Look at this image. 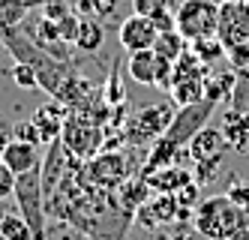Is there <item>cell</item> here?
Listing matches in <instances>:
<instances>
[{"mask_svg": "<svg viewBox=\"0 0 249 240\" xmlns=\"http://www.w3.org/2000/svg\"><path fill=\"white\" fill-rule=\"evenodd\" d=\"M174 114H177V102L174 99L171 102L162 99V102L138 108V111H132L126 117V123H123V138H126L129 147H150L168 129Z\"/></svg>", "mask_w": 249, "mask_h": 240, "instance_id": "cell-6", "label": "cell"}, {"mask_svg": "<svg viewBox=\"0 0 249 240\" xmlns=\"http://www.w3.org/2000/svg\"><path fill=\"white\" fill-rule=\"evenodd\" d=\"M66 111L69 108L60 105L57 99L54 102H45L42 108H36L30 117V123L36 126V135H39V144H51V141H57L60 132H63V120H66Z\"/></svg>", "mask_w": 249, "mask_h": 240, "instance_id": "cell-12", "label": "cell"}, {"mask_svg": "<svg viewBox=\"0 0 249 240\" xmlns=\"http://www.w3.org/2000/svg\"><path fill=\"white\" fill-rule=\"evenodd\" d=\"M105 42V30L99 24V18L93 15H81V21H78V33H75V42L72 48H81V51H99Z\"/></svg>", "mask_w": 249, "mask_h": 240, "instance_id": "cell-17", "label": "cell"}, {"mask_svg": "<svg viewBox=\"0 0 249 240\" xmlns=\"http://www.w3.org/2000/svg\"><path fill=\"white\" fill-rule=\"evenodd\" d=\"M180 213H186V207L177 201V195H165V192H153L138 210V216H144L150 225L174 222V219H180Z\"/></svg>", "mask_w": 249, "mask_h": 240, "instance_id": "cell-13", "label": "cell"}, {"mask_svg": "<svg viewBox=\"0 0 249 240\" xmlns=\"http://www.w3.org/2000/svg\"><path fill=\"white\" fill-rule=\"evenodd\" d=\"M216 36L225 48H237L249 42V0H222Z\"/></svg>", "mask_w": 249, "mask_h": 240, "instance_id": "cell-9", "label": "cell"}, {"mask_svg": "<svg viewBox=\"0 0 249 240\" xmlns=\"http://www.w3.org/2000/svg\"><path fill=\"white\" fill-rule=\"evenodd\" d=\"M189 48L198 54V57L210 66V63H216V60H222L225 54H228V48L222 45V39L219 36H207V39H198V42H189Z\"/></svg>", "mask_w": 249, "mask_h": 240, "instance_id": "cell-22", "label": "cell"}, {"mask_svg": "<svg viewBox=\"0 0 249 240\" xmlns=\"http://www.w3.org/2000/svg\"><path fill=\"white\" fill-rule=\"evenodd\" d=\"M132 12L135 15H144V18H156L168 12V0H132Z\"/></svg>", "mask_w": 249, "mask_h": 240, "instance_id": "cell-24", "label": "cell"}, {"mask_svg": "<svg viewBox=\"0 0 249 240\" xmlns=\"http://www.w3.org/2000/svg\"><path fill=\"white\" fill-rule=\"evenodd\" d=\"M12 81H15V87H21V90H36L39 87L33 69L27 63H18V60H15V69H12Z\"/></svg>", "mask_w": 249, "mask_h": 240, "instance_id": "cell-25", "label": "cell"}, {"mask_svg": "<svg viewBox=\"0 0 249 240\" xmlns=\"http://www.w3.org/2000/svg\"><path fill=\"white\" fill-rule=\"evenodd\" d=\"M0 234H3L6 240H30V225H27V219L21 216V210L0 216Z\"/></svg>", "mask_w": 249, "mask_h": 240, "instance_id": "cell-21", "label": "cell"}, {"mask_svg": "<svg viewBox=\"0 0 249 240\" xmlns=\"http://www.w3.org/2000/svg\"><path fill=\"white\" fill-rule=\"evenodd\" d=\"M156 51L144 48V51H132L129 63H126V75L138 84H156Z\"/></svg>", "mask_w": 249, "mask_h": 240, "instance_id": "cell-15", "label": "cell"}, {"mask_svg": "<svg viewBox=\"0 0 249 240\" xmlns=\"http://www.w3.org/2000/svg\"><path fill=\"white\" fill-rule=\"evenodd\" d=\"M225 138L231 147H237V150H246L249 147V114L246 111H234L231 114V120L225 123Z\"/></svg>", "mask_w": 249, "mask_h": 240, "instance_id": "cell-19", "label": "cell"}, {"mask_svg": "<svg viewBox=\"0 0 249 240\" xmlns=\"http://www.w3.org/2000/svg\"><path fill=\"white\" fill-rule=\"evenodd\" d=\"M186 48H189V42L180 36V30H165V33H159V36H156V45H153V51L159 54V57H165V60H177Z\"/></svg>", "mask_w": 249, "mask_h": 240, "instance_id": "cell-20", "label": "cell"}, {"mask_svg": "<svg viewBox=\"0 0 249 240\" xmlns=\"http://www.w3.org/2000/svg\"><path fill=\"white\" fill-rule=\"evenodd\" d=\"M135 150L138 147H108V150H99L93 159L84 162V177L99 189H108V192H117L126 180H132L135 174H141L144 162L135 159Z\"/></svg>", "mask_w": 249, "mask_h": 240, "instance_id": "cell-3", "label": "cell"}, {"mask_svg": "<svg viewBox=\"0 0 249 240\" xmlns=\"http://www.w3.org/2000/svg\"><path fill=\"white\" fill-rule=\"evenodd\" d=\"M12 138H21V141H30V144H39V135H36V126H33L30 120H27V123H18V126H15V132H12Z\"/></svg>", "mask_w": 249, "mask_h": 240, "instance_id": "cell-28", "label": "cell"}, {"mask_svg": "<svg viewBox=\"0 0 249 240\" xmlns=\"http://www.w3.org/2000/svg\"><path fill=\"white\" fill-rule=\"evenodd\" d=\"M6 144H9V135L0 129V159H3V150H6Z\"/></svg>", "mask_w": 249, "mask_h": 240, "instance_id": "cell-29", "label": "cell"}, {"mask_svg": "<svg viewBox=\"0 0 249 240\" xmlns=\"http://www.w3.org/2000/svg\"><path fill=\"white\" fill-rule=\"evenodd\" d=\"M183 3H186V0H168V12H174V15H177V9H180Z\"/></svg>", "mask_w": 249, "mask_h": 240, "instance_id": "cell-30", "label": "cell"}, {"mask_svg": "<svg viewBox=\"0 0 249 240\" xmlns=\"http://www.w3.org/2000/svg\"><path fill=\"white\" fill-rule=\"evenodd\" d=\"M75 6L81 15H93V18H105V15H111L114 6H117V0H75Z\"/></svg>", "mask_w": 249, "mask_h": 240, "instance_id": "cell-23", "label": "cell"}, {"mask_svg": "<svg viewBox=\"0 0 249 240\" xmlns=\"http://www.w3.org/2000/svg\"><path fill=\"white\" fill-rule=\"evenodd\" d=\"M204 78H207V75H204ZM204 78H180V81L171 84L168 93H171V99L177 102V108L207 99V96H204Z\"/></svg>", "mask_w": 249, "mask_h": 240, "instance_id": "cell-18", "label": "cell"}, {"mask_svg": "<svg viewBox=\"0 0 249 240\" xmlns=\"http://www.w3.org/2000/svg\"><path fill=\"white\" fill-rule=\"evenodd\" d=\"M105 132H108V129H105V120L87 114V111H66L60 141L75 159L87 162L105 147V138H108Z\"/></svg>", "mask_w": 249, "mask_h": 240, "instance_id": "cell-5", "label": "cell"}, {"mask_svg": "<svg viewBox=\"0 0 249 240\" xmlns=\"http://www.w3.org/2000/svg\"><path fill=\"white\" fill-rule=\"evenodd\" d=\"M0 240H6V237H3V234H0Z\"/></svg>", "mask_w": 249, "mask_h": 240, "instance_id": "cell-31", "label": "cell"}, {"mask_svg": "<svg viewBox=\"0 0 249 240\" xmlns=\"http://www.w3.org/2000/svg\"><path fill=\"white\" fill-rule=\"evenodd\" d=\"M12 195H15V174L0 162V204H3L6 198H12Z\"/></svg>", "mask_w": 249, "mask_h": 240, "instance_id": "cell-27", "label": "cell"}, {"mask_svg": "<svg viewBox=\"0 0 249 240\" xmlns=\"http://www.w3.org/2000/svg\"><path fill=\"white\" fill-rule=\"evenodd\" d=\"M216 105L219 102H213V99H201V102H192V105H180V108H177V114L168 123V129L147 147V156H144V168H141V174H150L156 168L174 165L177 156H180V150H183V147H189V141L207 126L210 114L216 111Z\"/></svg>", "mask_w": 249, "mask_h": 240, "instance_id": "cell-2", "label": "cell"}, {"mask_svg": "<svg viewBox=\"0 0 249 240\" xmlns=\"http://www.w3.org/2000/svg\"><path fill=\"white\" fill-rule=\"evenodd\" d=\"M42 3L45 0H0V30L21 27L24 18Z\"/></svg>", "mask_w": 249, "mask_h": 240, "instance_id": "cell-16", "label": "cell"}, {"mask_svg": "<svg viewBox=\"0 0 249 240\" xmlns=\"http://www.w3.org/2000/svg\"><path fill=\"white\" fill-rule=\"evenodd\" d=\"M102 99H105V105H108V108L123 105V84H120V75H117V72H111V75H108V84H105Z\"/></svg>", "mask_w": 249, "mask_h": 240, "instance_id": "cell-26", "label": "cell"}, {"mask_svg": "<svg viewBox=\"0 0 249 240\" xmlns=\"http://www.w3.org/2000/svg\"><path fill=\"white\" fill-rule=\"evenodd\" d=\"M0 162H3L15 177H21V174H30V171L42 168V159H39L36 144L21 141V138H9L6 150H3V159H0Z\"/></svg>", "mask_w": 249, "mask_h": 240, "instance_id": "cell-11", "label": "cell"}, {"mask_svg": "<svg viewBox=\"0 0 249 240\" xmlns=\"http://www.w3.org/2000/svg\"><path fill=\"white\" fill-rule=\"evenodd\" d=\"M150 192H165V195H177L180 189H186L189 183H195L189 168H180V165H165V168H156L150 174H144Z\"/></svg>", "mask_w": 249, "mask_h": 240, "instance_id": "cell-14", "label": "cell"}, {"mask_svg": "<svg viewBox=\"0 0 249 240\" xmlns=\"http://www.w3.org/2000/svg\"><path fill=\"white\" fill-rule=\"evenodd\" d=\"M219 3H222V0H219Z\"/></svg>", "mask_w": 249, "mask_h": 240, "instance_id": "cell-32", "label": "cell"}, {"mask_svg": "<svg viewBox=\"0 0 249 240\" xmlns=\"http://www.w3.org/2000/svg\"><path fill=\"white\" fill-rule=\"evenodd\" d=\"M186 150L195 159V165H198V180H210L219 171V165H222V159L228 153V138H225V132H219V129L204 126L201 132L189 141Z\"/></svg>", "mask_w": 249, "mask_h": 240, "instance_id": "cell-8", "label": "cell"}, {"mask_svg": "<svg viewBox=\"0 0 249 240\" xmlns=\"http://www.w3.org/2000/svg\"><path fill=\"white\" fill-rule=\"evenodd\" d=\"M177 30L186 42H198L207 36H216L219 27V3L216 0H186L177 9Z\"/></svg>", "mask_w": 249, "mask_h": 240, "instance_id": "cell-7", "label": "cell"}, {"mask_svg": "<svg viewBox=\"0 0 249 240\" xmlns=\"http://www.w3.org/2000/svg\"><path fill=\"white\" fill-rule=\"evenodd\" d=\"M195 228L207 240H231L243 228V207L228 195H213L195 204Z\"/></svg>", "mask_w": 249, "mask_h": 240, "instance_id": "cell-4", "label": "cell"}, {"mask_svg": "<svg viewBox=\"0 0 249 240\" xmlns=\"http://www.w3.org/2000/svg\"><path fill=\"white\" fill-rule=\"evenodd\" d=\"M156 36H159V30H156V21H153V18L135 15V12H132L129 18H123V24H120V30H117L120 45L126 48L129 54H132V51L153 48V45H156Z\"/></svg>", "mask_w": 249, "mask_h": 240, "instance_id": "cell-10", "label": "cell"}, {"mask_svg": "<svg viewBox=\"0 0 249 240\" xmlns=\"http://www.w3.org/2000/svg\"><path fill=\"white\" fill-rule=\"evenodd\" d=\"M45 213L57 216L87 240H123L132 225L135 213L117 201V192L99 189L84 177V162L75 159L69 171L51 189H42Z\"/></svg>", "mask_w": 249, "mask_h": 240, "instance_id": "cell-1", "label": "cell"}]
</instances>
